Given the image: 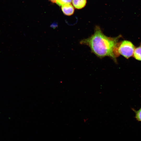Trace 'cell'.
Instances as JSON below:
<instances>
[{
  "label": "cell",
  "mask_w": 141,
  "mask_h": 141,
  "mask_svg": "<svg viewBox=\"0 0 141 141\" xmlns=\"http://www.w3.org/2000/svg\"><path fill=\"white\" fill-rule=\"evenodd\" d=\"M118 38V37L112 38L106 36L100 28L97 26L93 34L81 40L80 43L88 46L92 51L99 58L109 56L115 60L119 54Z\"/></svg>",
  "instance_id": "1"
},
{
  "label": "cell",
  "mask_w": 141,
  "mask_h": 141,
  "mask_svg": "<svg viewBox=\"0 0 141 141\" xmlns=\"http://www.w3.org/2000/svg\"><path fill=\"white\" fill-rule=\"evenodd\" d=\"M135 49L134 46L131 42L125 40L119 45L118 51L120 54L128 58L133 55Z\"/></svg>",
  "instance_id": "2"
},
{
  "label": "cell",
  "mask_w": 141,
  "mask_h": 141,
  "mask_svg": "<svg viewBox=\"0 0 141 141\" xmlns=\"http://www.w3.org/2000/svg\"><path fill=\"white\" fill-rule=\"evenodd\" d=\"M62 9L64 13L68 15L72 14L74 12V8L70 3L62 5Z\"/></svg>",
  "instance_id": "3"
},
{
  "label": "cell",
  "mask_w": 141,
  "mask_h": 141,
  "mask_svg": "<svg viewBox=\"0 0 141 141\" xmlns=\"http://www.w3.org/2000/svg\"><path fill=\"white\" fill-rule=\"evenodd\" d=\"M86 3V0H73L72 3L74 7L77 9L82 8Z\"/></svg>",
  "instance_id": "4"
},
{
  "label": "cell",
  "mask_w": 141,
  "mask_h": 141,
  "mask_svg": "<svg viewBox=\"0 0 141 141\" xmlns=\"http://www.w3.org/2000/svg\"><path fill=\"white\" fill-rule=\"evenodd\" d=\"M133 55L136 59L141 61V45L135 49Z\"/></svg>",
  "instance_id": "5"
},
{
  "label": "cell",
  "mask_w": 141,
  "mask_h": 141,
  "mask_svg": "<svg viewBox=\"0 0 141 141\" xmlns=\"http://www.w3.org/2000/svg\"><path fill=\"white\" fill-rule=\"evenodd\" d=\"M132 109L135 113L136 119L138 121L141 122V107L137 110L133 108H132Z\"/></svg>",
  "instance_id": "6"
},
{
  "label": "cell",
  "mask_w": 141,
  "mask_h": 141,
  "mask_svg": "<svg viewBox=\"0 0 141 141\" xmlns=\"http://www.w3.org/2000/svg\"><path fill=\"white\" fill-rule=\"evenodd\" d=\"M72 0H57L56 3L59 6H62V5L66 3H70Z\"/></svg>",
  "instance_id": "7"
},
{
  "label": "cell",
  "mask_w": 141,
  "mask_h": 141,
  "mask_svg": "<svg viewBox=\"0 0 141 141\" xmlns=\"http://www.w3.org/2000/svg\"><path fill=\"white\" fill-rule=\"evenodd\" d=\"M53 2H56L57 0H50Z\"/></svg>",
  "instance_id": "8"
}]
</instances>
